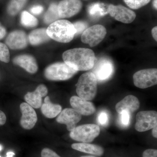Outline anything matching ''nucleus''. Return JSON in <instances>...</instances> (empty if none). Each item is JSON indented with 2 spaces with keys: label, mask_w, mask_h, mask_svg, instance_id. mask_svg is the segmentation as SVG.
<instances>
[{
  "label": "nucleus",
  "mask_w": 157,
  "mask_h": 157,
  "mask_svg": "<svg viewBox=\"0 0 157 157\" xmlns=\"http://www.w3.org/2000/svg\"><path fill=\"white\" fill-rule=\"evenodd\" d=\"M120 115V123L124 127H127L129 124L130 121V113L127 111H123Z\"/></svg>",
  "instance_id": "nucleus-28"
},
{
  "label": "nucleus",
  "mask_w": 157,
  "mask_h": 157,
  "mask_svg": "<svg viewBox=\"0 0 157 157\" xmlns=\"http://www.w3.org/2000/svg\"><path fill=\"white\" fill-rule=\"evenodd\" d=\"M71 147L73 149L78 151L101 156L104 154V150L103 147L96 144L86 143L73 144Z\"/></svg>",
  "instance_id": "nucleus-19"
},
{
  "label": "nucleus",
  "mask_w": 157,
  "mask_h": 157,
  "mask_svg": "<svg viewBox=\"0 0 157 157\" xmlns=\"http://www.w3.org/2000/svg\"><path fill=\"white\" fill-rule=\"evenodd\" d=\"M80 157H96L95 156H82Z\"/></svg>",
  "instance_id": "nucleus-40"
},
{
  "label": "nucleus",
  "mask_w": 157,
  "mask_h": 157,
  "mask_svg": "<svg viewBox=\"0 0 157 157\" xmlns=\"http://www.w3.org/2000/svg\"><path fill=\"white\" fill-rule=\"evenodd\" d=\"M10 56L8 46L6 44L0 42V60L4 63H9Z\"/></svg>",
  "instance_id": "nucleus-27"
},
{
  "label": "nucleus",
  "mask_w": 157,
  "mask_h": 157,
  "mask_svg": "<svg viewBox=\"0 0 157 157\" xmlns=\"http://www.w3.org/2000/svg\"><path fill=\"white\" fill-rule=\"evenodd\" d=\"M157 125L156 111H143L137 113L135 128L138 132H146L153 128Z\"/></svg>",
  "instance_id": "nucleus-8"
},
{
  "label": "nucleus",
  "mask_w": 157,
  "mask_h": 157,
  "mask_svg": "<svg viewBox=\"0 0 157 157\" xmlns=\"http://www.w3.org/2000/svg\"><path fill=\"white\" fill-rule=\"evenodd\" d=\"M143 157H157V150L148 149L144 151L143 153Z\"/></svg>",
  "instance_id": "nucleus-33"
},
{
  "label": "nucleus",
  "mask_w": 157,
  "mask_h": 157,
  "mask_svg": "<svg viewBox=\"0 0 157 157\" xmlns=\"http://www.w3.org/2000/svg\"><path fill=\"white\" fill-rule=\"evenodd\" d=\"M14 64L23 68L27 72L34 74L38 70L36 61L33 56L29 55H21L14 58L13 60Z\"/></svg>",
  "instance_id": "nucleus-17"
},
{
  "label": "nucleus",
  "mask_w": 157,
  "mask_h": 157,
  "mask_svg": "<svg viewBox=\"0 0 157 157\" xmlns=\"http://www.w3.org/2000/svg\"><path fill=\"white\" fill-rule=\"evenodd\" d=\"M82 115L72 108H66L60 113L56 119L59 124L67 125L68 131L71 132L76 127V124L81 120Z\"/></svg>",
  "instance_id": "nucleus-11"
},
{
  "label": "nucleus",
  "mask_w": 157,
  "mask_h": 157,
  "mask_svg": "<svg viewBox=\"0 0 157 157\" xmlns=\"http://www.w3.org/2000/svg\"><path fill=\"white\" fill-rule=\"evenodd\" d=\"M6 33L7 31L6 29L0 23V40H2L6 36Z\"/></svg>",
  "instance_id": "nucleus-34"
},
{
  "label": "nucleus",
  "mask_w": 157,
  "mask_h": 157,
  "mask_svg": "<svg viewBox=\"0 0 157 157\" xmlns=\"http://www.w3.org/2000/svg\"><path fill=\"white\" fill-rule=\"evenodd\" d=\"M21 23L25 27L33 28L38 25V20L33 15L25 11L21 14Z\"/></svg>",
  "instance_id": "nucleus-25"
},
{
  "label": "nucleus",
  "mask_w": 157,
  "mask_h": 157,
  "mask_svg": "<svg viewBox=\"0 0 157 157\" xmlns=\"http://www.w3.org/2000/svg\"><path fill=\"white\" fill-rule=\"evenodd\" d=\"M134 83L136 87L145 89L155 85L157 83V69L140 70L133 76Z\"/></svg>",
  "instance_id": "nucleus-7"
},
{
  "label": "nucleus",
  "mask_w": 157,
  "mask_h": 157,
  "mask_svg": "<svg viewBox=\"0 0 157 157\" xmlns=\"http://www.w3.org/2000/svg\"><path fill=\"white\" fill-rule=\"evenodd\" d=\"M30 11L32 14L35 15H39L44 11V8L41 6H35L32 7Z\"/></svg>",
  "instance_id": "nucleus-32"
},
{
  "label": "nucleus",
  "mask_w": 157,
  "mask_h": 157,
  "mask_svg": "<svg viewBox=\"0 0 157 157\" xmlns=\"http://www.w3.org/2000/svg\"><path fill=\"white\" fill-rule=\"evenodd\" d=\"M6 119L7 118L5 113L3 111L0 110V126L6 124Z\"/></svg>",
  "instance_id": "nucleus-35"
},
{
  "label": "nucleus",
  "mask_w": 157,
  "mask_h": 157,
  "mask_svg": "<svg viewBox=\"0 0 157 157\" xmlns=\"http://www.w3.org/2000/svg\"><path fill=\"white\" fill-rule=\"evenodd\" d=\"M140 102L136 97L133 95H128L117 103L116 105L117 112L120 113L123 111L132 113L136 111L140 107Z\"/></svg>",
  "instance_id": "nucleus-18"
},
{
  "label": "nucleus",
  "mask_w": 157,
  "mask_h": 157,
  "mask_svg": "<svg viewBox=\"0 0 157 157\" xmlns=\"http://www.w3.org/2000/svg\"><path fill=\"white\" fill-rule=\"evenodd\" d=\"M28 38L24 31L15 30L8 35L6 40L7 46L13 50L25 48L28 44Z\"/></svg>",
  "instance_id": "nucleus-14"
},
{
  "label": "nucleus",
  "mask_w": 157,
  "mask_h": 157,
  "mask_svg": "<svg viewBox=\"0 0 157 157\" xmlns=\"http://www.w3.org/2000/svg\"><path fill=\"white\" fill-rule=\"evenodd\" d=\"M60 17L58 11V6L55 3L51 4L44 15V21L46 24H51L58 20Z\"/></svg>",
  "instance_id": "nucleus-23"
},
{
  "label": "nucleus",
  "mask_w": 157,
  "mask_h": 157,
  "mask_svg": "<svg viewBox=\"0 0 157 157\" xmlns=\"http://www.w3.org/2000/svg\"><path fill=\"white\" fill-rule=\"evenodd\" d=\"M74 27L76 29V35H78L84 32L85 29L87 27V24L86 23L83 21H77L73 24Z\"/></svg>",
  "instance_id": "nucleus-29"
},
{
  "label": "nucleus",
  "mask_w": 157,
  "mask_h": 157,
  "mask_svg": "<svg viewBox=\"0 0 157 157\" xmlns=\"http://www.w3.org/2000/svg\"><path fill=\"white\" fill-rule=\"evenodd\" d=\"M78 71L65 63H57L48 66L44 71L45 78L52 81H63L72 78Z\"/></svg>",
  "instance_id": "nucleus-4"
},
{
  "label": "nucleus",
  "mask_w": 157,
  "mask_h": 157,
  "mask_svg": "<svg viewBox=\"0 0 157 157\" xmlns=\"http://www.w3.org/2000/svg\"><path fill=\"white\" fill-rule=\"evenodd\" d=\"M100 128L94 124H86L76 127L70 132V137L73 140L82 143H90L100 134Z\"/></svg>",
  "instance_id": "nucleus-5"
},
{
  "label": "nucleus",
  "mask_w": 157,
  "mask_h": 157,
  "mask_svg": "<svg viewBox=\"0 0 157 157\" xmlns=\"http://www.w3.org/2000/svg\"><path fill=\"white\" fill-rule=\"evenodd\" d=\"M50 38L44 28L36 29L31 32L29 36L28 40L31 45H38L48 42Z\"/></svg>",
  "instance_id": "nucleus-21"
},
{
  "label": "nucleus",
  "mask_w": 157,
  "mask_h": 157,
  "mask_svg": "<svg viewBox=\"0 0 157 157\" xmlns=\"http://www.w3.org/2000/svg\"><path fill=\"white\" fill-rule=\"evenodd\" d=\"M108 12L116 20L125 24L131 23L136 17L134 11L122 5L110 4L108 6Z\"/></svg>",
  "instance_id": "nucleus-9"
},
{
  "label": "nucleus",
  "mask_w": 157,
  "mask_h": 157,
  "mask_svg": "<svg viewBox=\"0 0 157 157\" xmlns=\"http://www.w3.org/2000/svg\"><path fill=\"white\" fill-rule=\"evenodd\" d=\"M64 62L76 71L93 69L96 61L95 55L91 49L78 48L69 49L63 54Z\"/></svg>",
  "instance_id": "nucleus-1"
},
{
  "label": "nucleus",
  "mask_w": 157,
  "mask_h": 157,
  "mask_svg": "<svg viewBox=\"0 0 157 157\" xmlns=\"http://www.w3.org/2000/svg\"><path fill=\"white\" fill-rule=\"evenodd\" d=\"M152 36L156 41H157V27L155 26L151 30Z\"/></svg>",
  "instance_id": "nucleus-36"
},
{
  "label": "nucleus",
  "mask_w": 157,
  "mask_h": 157,
  "mask_svg": "<svg viewBox=\"0 0 157 157\" xmlns=\"http://www.w3.org/2000/svg\"><path fill=\"white\" fill-rule=\"evenodd\" d=\"M89 14L94 17H103L108 14V6L103 3H97L92 4L88 9Z\"/></svg>",
  "instance_id": "nucleus-22"
},
{
  "label": "nucleus",
  "mask_w": 157,
  "mask_h": 157,
  "mask_svg": "<svg viewBox=\"0 0 157 157\" xmlns=\"http://www.w3.org/2000/svg\"><path fill=\"white\" fill-rule=\"evenodd\" d=\"M70 103L73 109L81 115H90L96 111L95 107L92 103L79 97L74 96L71 97Z\"/></svg>",
  "instance_id": "nucleus-15"
},
{
  "label": "nucleus",
  "mask_w": 157,
  "mask_h": 157,
  "mask_svg": "<svg viewBox=\"0 0 157 157\" xmlns=\"http://www.w3.org/2000/svg\"><path fill=\"white\" fill-rule=\"evenodd\" d=\"M28 0H11L7 7V12L9 15H16L25 6Z\"/></svg>",
  "instance_id": "nucleus-24"
},
{
  "label": "nucleus",
  "mask_w": 157,
  "mask_h": 157,
  "mask_svg": "<svg viewBox=\"0 0 157 157\" xmlns=\"http://www.w3.org/2000/svg\"><path fill=\"white\" fill-rule=\"evenodd\" d=\"M152 132V134L153 136L154 137L157 138V126H155L153 128Z\"/></svg>",
  "instance_id": "nucleus-37"
},
{
  "label": "nucleus",
  "mask_w": 157,
  "mask_h": 157,
  "mask_svg": "<svg viewBox=\"0 0 157 157\" xmlns=\"http://www.w3.org/2000/svg\"><path fill=\"white\" fill-rule=\"evenodd\" d=\"M151 0H124L127 6L132 9H138L148 4Z\"/></svg>",
  "instance_id": "nucleus-26"
},
{
  "label": "nucleus",
  "mask_w": 157,
  "mask_h": 157,
  "mask_svg": "<svg viewBox=\"0 0 157 157\" xmlns=\"http://www.w3.org/2000/svg\"><path fill=\"white\" fill-rule=\"evenodd\" d=\"M82 4L80 0H63L58 5L60 18H69L81 11Z\"/></svg>",
  "instance_id": "nucleus-10"
},
{
  "label": "nucleus",
  "mask_w": 157,
  "mask_h": 157,
  "mask_svg": "<svg viewBox=\"0 0 157 157\" xmlns=\"http://www.w3.org/2000/svg\"><path fill=\"white\" fill-rule=\"evenodd\" d=\"M109 117L107 112L102 111L99 113L98 117V122L101 125H106L108 123Z\"/></svg>",
  "instance_id": "nucleus-30"
},
{
  "label": "nucleus",
  "mask_w": 157,
  "mask_h": 157,
  "mask_svg": "<svg viewBox=\"0 0 157 157\" xmlns=\"http://www.w3.org/2000/svg\"><path fill=\"white\" fill-rule=\"evenodd\" d=\"M2 148H3L2 146V145H1V144H0V151H2ZM0 157H1V156H0Z\"/></svg>",
  "instance_id": "nucleus-41"
},
{
  "label": "nucleus",
  "mask_w": 157,
  "mask_h": 157,
  "mask_svg": "<svg viewBox=\"0 0 157 157\" xmlns=\"http://www.w3.org/2000/svg\"><path fill=\"white\" fill-rule=\"evenodd\" d=\"M97 80L92 72L83 73L78 78L76 84V91L79 98L86 101H91L97 93Z\"/></svg>",
  "instance_id": "nucleus-3"
},
{
  "label": "nucleus",
  "mask_w": 157,
  "mask_h": 157,
  "mask_svg": "<svg viewBox=\"0 0 157 157\" xmlns=\"http://www.w3.org/2000/svg\"><path fill=\"white\" fill-rule=\"evenodd\" d=\"M14 155V153L13 152L9 151L7 153V157H13Z\"/></svg>",
  "instance_id": "nucleus-38"
},
{
  "label": "nucleus",
  "mask_w": 157,
  "mask_h": 157,
  "mask_svg": "<svg viewBox=\"0 0 157 157\" xmlns=\"http://www.w3.org/2000/svg\"><path fill=\"white\" fill-rule=\"evenodd\" d=\"M21 111L20 124L23 128L30 130L35 126L37 121V116L35 109L27 103H22L20 106Z\"/></svg>",
  "instance_id": "nucleus-13"
},
{
  "label": "nucleus",
  "mask_w": 157,
  "mask_h": 157,
  "mask_svg": "<svg viewBox=\"0 0 157 157\" xmlns=\"http://www.w3.org/2000/svg\"><path fill=\"white\" fill-rule=\"evenodd\" d=\"M41 157H60L55 152L50 149L45 148L42 150Z\"/></svg>",
  "instance_id": "nucleus-31"
},
{
  "label": "nucleus",
  "mask_w": 157,
  "mask_h": 157,
  "mask_svg": "<svg viewBox=\"0 0 157 157\" xmlns=\"http://www.w3.org/2000/svg\"><path fill=\"white\" fill-rule=\"evenodd\" d=\"M41 111L45 117L53 118L56 117L62 111V107L59 104H52L48 96L44 100L41 106Z\"/></svg>",
  "instance_id": "nucleus-20"
},
{
  "label": "nucleus",
  "mask_w": 157,
  "mask_h": 157,
  "mask_svg": "<svg viewBox=\"0 0 157 157\" xmlns=\"http://www.w3.org/2000/svg\"><path fill=\"white\" fill-rule=\"evenodd\" d=\"M157 0H154L153 2V5L154 7L156 10L157 9Z\"/></svg>",
  "instance_id": "nucleus-39"
},
{
  "label": "nucleus",
  "mask_w": 157,
  "mask_h": 157,
  "mask_svg": "<svg viewBox=\"0 0 157 157\" xmlns=\"http://www.w3.org/2000/svg\"><path fill=\"white\" fill-rule=\"evenodd\" d=\"M94 73L98 81L103 82L107 80L113 72V65L108 59L102 58L95 63Z\"/></svg>",
  "instance_id": "nucleus-12"
},
{
  "label": "nucleus",
  "mask_w": 157,
  "mask_h": 157,
  "mask_svg": "<svg viewBox=\"0 0 157 157\" xmlns=\"http://www.w3.org/2000/svg\"><path fill=\"white\" fill-rule=\"evenodd\" d=\"M107 35V30L104 26L96 25L86 29L82 33L81 41L90 47H94L101 43Z\"/></svg>",
  "instance_id": "nucleus-6"
},
{
  "label": "nucleus",
  "mask_w": 157,
  "mask_h": 157,
  "mask_svg": "<svg viewBox=\"0 0 157 157\" xmlns=\"http://www.w3.org/2000/svg\"><path fill=\"white\" fill-rule=\"evenodd\" d=\"M48 94V89L45 86L41 84L33 92H28L25 96L26 103L34 108L38 109L42 104V98Z\"/></svg>",
  "instance_id": "nucleus-16"
},
{
  "label": "nucleus",
  "mask_w": 157,
  "mask_h": 157,
  "mask_svg": "<svg viewBox=\"0 0 157 157\" xmlns=\"http://www.w3.org/2000/svg\"><path fill=\"white\" fill-rule=\"evenodd\" d=\"M46 32L50 39L62 43L71 42L76 34L73 24L67 20H58L51 24Z\"/></svg>",
  "instance_id": "nucleus-2"
}]
</instances>
